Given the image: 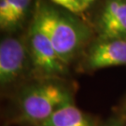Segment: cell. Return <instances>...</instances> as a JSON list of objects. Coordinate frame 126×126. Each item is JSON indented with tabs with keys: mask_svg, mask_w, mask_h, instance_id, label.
Here are the masks:
<instances>
[{
	"mask_svg": "<svg viewBox=\"0 0 126 126\" xmlns=\"http://www.w3.org/2000/svg\"><path fill=\"white\" fill-rule=\"evenodd\" d=\"M82 19L49 0H36L31 22L48 37L60 58L70 65L92 38V28Z\"/></svg>",
	"mask_w": 126,
	"mask_h": 126,
	"instance_id": "6da1fadb",
	"label": "cell"
},
{
	"mask_svg": "<svg viewBox=\"0 0 126 126\" xmlns=\"http://www.w3.org/2000/svg\"><path fill=\"white\" fill-rule=\"evenodd\" d=\"M71 89L60 79H38L19 96V121L39 126L65 105L73 103Z\"/></svg>",
	"mask_w": 126,
	"mask_h": 126,
	"instance_id": "7a4b0ae2",
	"label": "cell"
},
{
	"mask_svg": "<svg viewBox=\"0 0 126 126\" xmlns=\"http://www.w3.org/2000/svg\"><path fill=\"white\" fill-rule=\"evenodd\" d=\"M31 69L38 79H63L69 73V65L60 58L48 37L30 23L25 36Z\"/></svg>",
	"mask_w": 126,
	"mask_h": 126,
	"instance_id": "3957f363",
	"label": "cell"
},
{
	"mask_svg": "<svg viewBox=\"0 0 126 126\" xmlns=\"http://www.w3.org/2000/svg\"><path fill=\"white\" fill-rule=\"evenodd\" d=\"M31 69L25 37L6 36L0 42V85L4 89L21 79Z\"/></svg>",
	"mask_w": 126,
	"mask_h": 126,
	"instance_id": "277c9868",
	"label": "cell"
},
{
	"mask_svg": "<svg viewBox=\"0 0 126 126\" xmlns=\"http://www.w3.org/2000/svg\"><path fill=\"white\" fill-rule=\"evenodd\" d=\"M126 65V38H99L91 42L81 67L84 71Z\"/></svg>",
	"mask_w": 126,
	"mask_h": 126,
	"instance_id": "5b68a950",
	"label": "cell"
},
{
	"mask_svg": "<svg viewBox=\"0 0 126 126\" xmlns=\"http://www.w3.org/2000/svg\"><path fill=\"white\" fill-rule=\"evenodd\" d=\"M94 27L99 38H126V0H105Z\"/></svg>",
	"mask_w": 126,
	"mask_h": 126,
	"instance_id": "8992f818",
	"label": "cell"
},
{
	"mask_svg": "<svg viewBox=\"0 0 126 126\" xmlns=\"http://www.w3.org/2000/svg\"><path fill=\"white\" fill-rule=\"evenodd\" d=\"M34 0H0V28L14 33L23 25L32 11Z\"/></svg>",
	"mask_w": 126,
	"mask_h": 126,
	"instance_id": "52a82bcc",
	"label": "cell"
},
{
	"mask_svg": "<svg viewBox=\"0 0 126 126\" xmlns=\"http://www.w3.org/2000/svg\"><path fill=\"white\" fill-rule=\"evenodd\" d=\"M39 126H96L93 119L82 112L74 102L58 109Z\"/></svg>",
	"mask_w": 126,
	"mask_h": 126,
	"instance_id": "ba28073f",
	"label": "cell"
},
{
	"mask_svg": "<svg viewBox=\"0 0 126 126\" xmlns=\"http://www.w3.org/2000/svg\"><path fill=\"white\" fill-rule=\"evenodd\" d=\"M54 5L61 7L68 11L76 14L81 18H84V11L87 8L81 0H49Z\"/></svg>",
	"mask_w": 126,
	"mask_h": 126,
	"instance_id": "9c48e42d",
	"label": "cell"
},
{
	"mask_svg": "<svg viewBox=\"0 0 126 126\" xmlns=\"http://www.w3.org/2000/svg\"><path fill=\"white\" fill-rule=\"evenodd\" d=\"M104 126H122V122L119 120H112L110 122H108L107 124Z\"/></svg>",
	"mask_w": 126,
	"mask_h": 126,
	"instance_id": "30bf717a",
	"label": "cell"
},
{
	"mask_svg": "<svg viewBox=\"0 0 126 126\" xmlns=\"http://www.w3.org/2000/svg\"><path fill=\"white\" fill-rule=\"evenodd\" d=\"M81 1L83 2V4L85 5V7L87 8V9H88V8L90 7L91 5L93 4L95 0H81Z\"/></svg>",
	"mask_w": 126,
	"mask_h": 126,
	"instance_id": "8fae6325",
	"label": "cell"
}]
</instances>
